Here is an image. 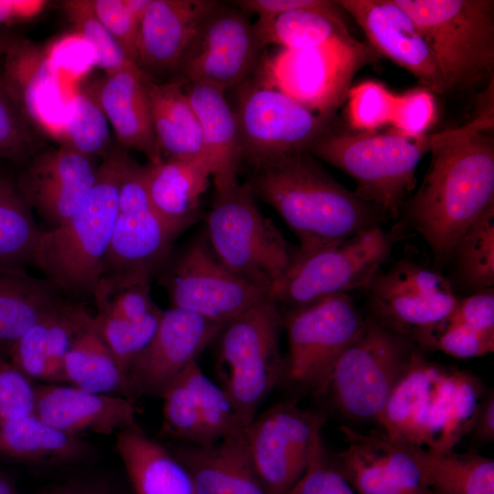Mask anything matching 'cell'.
Returning <instances> with one entry per match:
<instances>
[{
  "label": "cell",
  "mask_w": 494,
  "mask_h": 494,
  "mask_svg": "<svg viewBox=\"0 0 494 494\" xmlns=\"http://www.w3.org/2000/svg\"><path fill=\"white\" fill-rule=\"evenodd\" d=\"M493 106L467 124L430 134L428 170L401 209L399 224L429 246L444 267L464 231L494 204Z\"/></svg>",
  "instance_id": "1"
},
{
  "label": "cell",
  "mask_w": 494,
  "mask_h": 494,
  "mask_svg": "<svg viewBox=\"0 0 494 494\" xmlns=\"http://www.w3.org/2000/svg\"><path fill=\"white\" fill-rule=\"evenodd\" d=\"M247 181L299 240L298 253L334 244L389 220L372 204L339 184L307 150L251 167Z\"/></svg>",
  "instance_id": "2"
},
{
  "label": "cell",
  "mask_w": 494,
  "mask_h": 494,
  "mask_svg": "<svg viewBox=\"0 0 494 494\" xmlns=\"http://www.w3.org/2000/svg\"><path fill=\"white\" fill-rule=\"evenodd\" d=\"M486 392L473 373L429 361L420 350L377 424L393 440L434 453L452 451L468 435Z\"/></svg>",
  "instance_id": "3"
},
{
  "label": "cell",
  "mask_w": 494,
  "mask_h": 494,
  "mask_svg": "<svg viewBox=\"0 0 494 494\" xmlns=\"http://www.w3.org/2000/svg\"><path fill=\"white\" fill-rule=\"evenodd\" d=\"M127 155L115 149L104 156L78 209L41 233L33 265L64 297L93 298L118 213L120 177Z\"/></svg>",
  "instance_id": "4"
},
{
  "label": "cell",
  "mask_w": 494,
  "mask_h": 494,
  "mask_svg": "<svg viewBox=\"0 0 494 494\" xmlns=\"http://www.w3.org/2000/svg\"><path fill=\"white\" fill-rule=\"evenodd\" d=\"M429 148L430 134L336 132L330 126L307 151L349 175L356 184L354 192L391 220L398 219L414 189L416 168Z\"/></svg>",
  "instance_id": "5"
},
{
  "label": "cell",
  "mask_w": 494,
  "mask_h": 494,
  "mask_svg": "<svg viewBox=\"0 0 494 494\" xmlns=\"http://www.w3.org/2000/svg\"><path fill=\"white\" fill-rule=\"evenodd\" d=\"M282 327L279 306L267 295L226 323L216 338L221 387L243 428L252 422L263 401L282 381Z\"/></svg>",
  "instance_id": "6"
},
{
  "label": "cell",
  "mask_w": 494,
  "mask_h": 494,
  "mask_svg": "<svg viewBox=\"0 0 494 494\" xmlns=\"http://www.w3.org/2000/svg\"><path fill=\"white\" fill-rule=\"evenodd\" d=\"M205 232L214 253L229 270L268 293L296 251L260 211L247 181L215 190Z\"/></svg>",
  "instance_id": "7"
},
{
  "label": "cell",
  "mask_w": 494,
  "mask_h": 494,
  "mask_svg": "<svg viewBox=\"0 0 494 494\" xmlns=\"http://www.w3.org/2000/svg\"><path fill=\"white\" fill-rule=\"evenodd\" d=\"M405 234L397 223L390 230L381 225L307 253L295 251L269 295L278 306L290 308L334 295L365 291Z\"/></svg>",
  "instance_id": "8"
},
{
  "label": "cell",
  "mask_w": 494,
  "mask_h": 494,
  "mask_svg": "<svg viewBox=\"0 0 494 494\" xmlns=\"http://www.w3.org/2000/svg\"><path fill=\"white\" fill-rule=\"evenodd\" d=\"M177 238L150 203L145 166L127 155L120 177L118 213L93 301L150 284Z\"/></svg>",
  "instance_id": "9"
},
{
  "label": "cell",
  "mask_w": 494,
  "mask_h": 494,
  "mask_svg": "<svg viewBox=\"0 0 494 494\" xmlns=\"http://www.w3.org/2000/svg\"><path fill=\"white\" fill-rule=\"evenodd\" d=\"M428 41L446 91L466 90L494 71V1L395 0Z\"/></svg>",
  "instance_id": "10"
},
{
  "label": "cell",
  "mask_w": 494,
  "mask_h": 494,
  "mask_svg": "<svg viewBox=\"0 0 494 494\" xmlns=\"http://www.w3.org/2000/svg\"><path fill=\"white\" fill-rule=\"evenodd\" d=\"M420 350L367 315L361 334L334 364L323 395L349 420L377 423Z\"/></svg>",
  "instance_id": "11"
},
{
  "label": "cell",
  "mask_w": 494,
  "mask_h": 494,
  "mask_svg": "<svg viewBox=\"0 0 494 494\" xmlns=\"http://www.w3.org/2000/svg\"><path fill=\"white\" fill-rule=\"evenodd\" d=\"M378 59L368 42L351 36L315 48L263 54L252 77L315 113L333 116L347 100L355 74Z\"/></svg>",
  "instance_id": "12"
},
{
  "label": "cell",
  "mask_w": 494,
  "mask_h": 494,
  "mask_svg": "<svg viewBox=\"0 0 494 494\" xmlns=\"http://www.w3.org/2000/svg\"><path fill=\"white\" fill-rule=\"evenodd\" d=\"M288 339L282 381L323 396L338 357L361 334L366 316L349 294L330 295L282 315Z\"/></svg>",
  "instance_id": "13"
},
{
  "label": "cell",
  "mask_w": 494,
  "mask_h": 494,
  "mask_svg": "<svg viewBox=\"0 0 494 494\" xmlns=\"http://www.w3.org/2000/svg\"><path fill=\"white\" fill-rule=\"evenodd\" d=\"M171 306L225 325L269 293L229 270L205 231L170 251L156 274Z\"/></svg>",
  "instance_id": "14"
},
{
  "label": "cell",
  "mask_w": 494,
  "mask_h": 494,
  "mask_svg": "<svg viewBox=\"0 0 494 494\" xmlns=\"http://www.w3.org/2000/svg\"><path fill=\"white\" fill-rule=\"evenodd\" d=\"M232 107L240 133L242 163L250 167L286 153L307 150L333 116L311 111L253 77L236 87Z\"/></svg>",
  "instance_id": "15"
},
{
  "label": "cell",
  "mask_w": 494,
  "mask_h": 494,
  "mask_svg": "<svg viewBox=\"0 0 494 494\" xmlns=\"http://www.w3.org/2000/svg\"><path fill=\"white\" fill-rule=\"evenodd\" d=\"M262 50L250 15L216 2L181 59L177 80L206 83L225 92L252 77Z\"/></svg>",
  "instance_id": "16"
},
{
  "label": "cell",
  "mask_w": 494,
  "mask_h": 494,
  "mask_svg": "<svg viewBox=\"0 0 494 494\" xmlns=\"http://www.w3.org/2000/svg\"><path fill=\"white\" fill-rule=\"evenodd\" d=\"M326 420L324 413L281 402L244 428L247 449L266 494H293Z\"/></svg>",
  "instance_id": "17"
},
{
  "label": "cell",
  "mask_w": 494,
  "mask_h": 494,
  "mask_svg": "<svg viewBox=\"0 0 494 494\" xmlns=\"http://www.w3.org/2000/svg\"><path fill=\"white\" fill-rule=\"evenodd\" d=\"M347 447L330 458L356 494H428L417 446L381 429L365 434L342 425Z\"/></svg>",
  "instance_id": "18"
},
{
  "label": "cell",
  "mask_w": 494,
  "mask_h": 494,
  "mask_svg": "<svg viewBox=\"0 0 494 494\" xmlns=\"http://www.w3.org/2000/svg\"><path fill=\"white\" fill-rule=\"evenodd\" d=\"M223 327L180 308L163 310L154 337L126 367V395L161 396Z\"/></svg>",
  "instance_id": "19"
},
{
  "label": "cell",
  "mask_w": 494,
  "mask_h": 494,
  "mask_svg": "<svg viewBox=\"0 0 494 494\" xmlns=\"http://www.w3.org/2000/svg\"><path fill=\"white\" fill-rule=\"evenodd\" d=\"M98 166L95 158L59 145L35 154L15 183L30 209L52 229L81 205L95 181Z\"/></svg>",
  "instance_id": "20"
},
{
  "label": "cell",
  "mask_w": 494,
  "mask_h": 494,
  "mask_svg": "<svg viewBox=\"0 0 494 494\" xmlns=\"http://www.w3.org/2000/svg\"><path fill=\"white\" fill-rule=\"evenodd\" d=\"M378 53L405 69L430 91L447 92L434 52L413 18L395 0H341Z\"/></svg>",
  "instance_id": "21"
},
{
  "label": "cell",
  "mask_w": 494,
  "mask_h": 494,
  "mask_svg": "<svg viewBox=\"0 0 494 494\" xmlns=\"http://www.w3.org/2000/svg\"><path fill=\"white\" fill-rule=\"evenodd\" d=\"M34 414L60 432L111 435L137 426L131 397L97 393L71 385L35 384Z\"/></svg>",
  "instance_id": "22"
},
{
  "label": "cell",
  "mask_w": 494,
  "mask_h": 494,
  "mask_svg": "<svg viewBox=\"0 0 494 494\" xmlns=\"http://www.w3.org/2000/svg\"><path fill=\"white\" fill-rule=\"evenodd\" d=\"M216 2L151 0L137 38L139 69L148 76L176 72L199 24Z\"/></svg>",
  "instance_id": "23"
},
{
  "label": "cell",
  "mask_w": 494,
  "mask_h": 494,
  "mask_svg": "<svg viewBox=\"0 0 494 494\" xmlns=\"http://www.w3.org/2000/svg\"><path fill=\"white\" fill-rule=\"evenodd\" d=\"M91 319L81 301L65 298L10 346L9 361L31 381L63 382L64 359Z\"/></svg>",
  "instance_id": "24"
},
{
  "label": "cell",
  "mask_w": 494,
  "mask_h": 494,
  "mask_svg": "<svg viewBox=\"0 0 494 494\" xmlns=\"http://www.w3.org/2000/svg\"><path fill=\"white\" fill-rule=\"evenodd\" d=\"M141 70L105 73L90 91L103 111L120 145L144 154L148 163L162 159L155 135L145 81Z\"/></svg>",
  "instance_id": "25"
},
{
  "label": "cell",
  "mask_w": 494,
  "mask_h": 494,
  "mask_svg": "<svg viewBox=\"0 0 494 494\" xmlns=\"http://www.w3.org/2000/svg\"><path fill=\"white\" fill-rule=\"evenodd\" d=\"M172 453L189 473L197 494H266L244 429L207 446L182 444Z\"/></svg>",
  "instance_id": "26"
},
{
  "label": "cell",
  "mask_w": 494,
  "mask_h": 494,
  "mask_svg": "<svg viewBox=\"0 0 494 494\" xmlns=\"http://www.w3.org/2000/svg\"><path fill=\"white\" fill-rule=\"evenodd\" d=\"M211 177L212 169L205 161L163 159L145 165L150 203L177 237L197 221Z\"/></svg>",
  "instance_id": "27"
},
{
  "label": "cell",
  "mask_w": 494,
  "mask_h": 494,
  "mask_svg": "<svg viewBox=\"0 0 494 494\" xmlns=\"http://www.w3.org/2000/svg\"><path fill=\"white\" fill-rule=\"evenodd\" d=\"M184 89L200 123L215 190L236 186L242 145L236 116L225 92L202 82L185 83Z\"/></svg>",
  "instance_id": "28"
},
{
  "label": "cell",
  "mask_w": 494,
  "mask_h": 494,
  "mask_svg": "<svg viewBox=\"0 0 494 494\" xmlns=\"http://www.w3.org/2000/svg\"><path fill=\"white\" fill-rule=\"evenodd\" d=\"M184 84L177 79L166 83L155 82L151 77L145 81L157 145L162 159L205 161L209 165L200 123Z\"/></svg>",
  "instance_id": "29"
},
{
  "label": "cell",
  "mask_w": 494,
  "mask_h": 494,
  "mask_svg": "<svg viewBox=\"0 0 494 494\" xmlns=\"http://www.w3.org/2000/svg\"><path fill=\"white\" fill-rule=\"evenodd\" d=\"M116 449L134 494H197L184 465L139 425L117 434Z\"/></svg>",
  "instance_id": "30"
},
{
  "label": "cell",
  "mask_w": 494,
  "mask_h": 494,
  "mask_svg": "<svg viewBox=\"0 0 494 494\" xmlns=\"http://www.w3.org/2000/svg\"><path fill=\"white\" fill-rule=\"evenodd\" d=\"M338 1L290 10L253 23L260 48L276 45L285 49L315 48L351 37L340 16Z\"/></svg>",
  "instance_id": "31"
},
{
  "label": "cell",
  "mask_w": 494,
  "mask_h": 494,
  "mask_svg": "<svg viewBox=\"0 0 494 494\" xmlns=\"http://www.w3.org/2000/svg\"><path fill=\"white\" fill-rule=\"evenodd\" d=\"M65 297L45 277L0 268V346L7 349Z\"/></svg>",
  "instance_id": "32"
},
{
  "label": "cell",
  "mask_w": 494,
  "mask_h": 494,
  "mask_svg": "<svg viewBox=\"0 0 494 494\" xmlns=\"http://www.w3.org/2000/svg\"><path fill=\"white\" fill-rule=\"evenodd\" d=\"M365 292L368 316L415 346L423 336L451 315L459 300L454 292L423 295L371 287Z\"/></svg>",
  "instance_id": "33"
},
{
  "label": "cell",
  "mask_w": 494,
  "mask_h": 494,
  "mask_svg": "<svg viewBox=\"0 0 494 494\" xmlns=\"http://www.w3.org/2000/svg\"><path fill=\"white\" fill-rule=\"evenodd\" d=\"M86 444L46 424L34 413L0 419V454L29 462L64 463L87 454Z\"/></svg>",
  "instance_id": "34"
},
{
  "label": "cell",
  "mask_w": 494,
  "mask_h": 494,
  "mask_svg": "<svg viewBox=\"0 0 494 494\" xmlns=\"http://www.w3.org/2000/svg\"><path fill=\"white\" fill-rule=\"evenodd\" d=\"M63 382L97 393L126 395V378L91 323L75 338L62 369Z\"/></svg>",
  "instance_id": "35"
},
{
  "label": "cell",
  "mask_w": 494,
  "mask_h": 494,
  "mask_svg": "<svg viewBox=\"0 0 494 494\" xmlns=\"http://www.w3.org/2000/svg\"><path fill=\"white\" fill-rule=\"evenodd\" d=\"M419 456L428 494H494L493 459L477 453L421 448Z\"/></svg>",
  "instance_id": "36"
},
{
  "label": "cell",
  "mask_w": 494,
  "mask_h": 494,
  "mask_svg": "<svg viewBox=\"0 0 494 494\" xmlns=\"http://www.w3.org/2000/svg\"><path fill=\"white\" fill-rule=\"evenodd\" d=\"M15 179L0 176V268L33 264L42 233Z\"/></svg>",
  "instance_id": "37"
},
{
  "label": "cell",
  "mask_w": 494,
  "mask_h": 494,
  "mask_svg": "<svg viewBox=\"0 0 494 494\" xmlns=\"http://www.w3.org/2000/svg\"><path fill=\"white\" fill-rule=\"evenodd\" d=\"M448 263H452L462 285L472 294L493 288L494 204L464 231Z\"/></svg>",
  "instance_id": "38"
},
{
  "label": "cell",
  "mask_w": 494,
  "mask_h": 494,
  "mask_svg": "<svg viewBox=\"0 0 494 494\" xmlns=\"http://www.w3.org/2000/svg\"><path fill=\"white\" fill-rule=\"evenodd\" d=\"M58 140L60 145L91 158H103L112 151L109 122L91 92L77 91L67 101Z\"/></svg>",
  "instance_id": "39"
},
{
  "label": "cell",
  "mask_w": 494,
  "mask_h": 494,
  "mask_svg": "<svg viewBox=\"0 0 494 494\" xmlns=\"http://www.w3.org/2000/svg\"><path fill=\"white\" fill-rule=\"evenodd\" d=\"M181 375L195 398L209 445L244 429L225 390L202 372L197 360Z\"/></svg>",
  "instance_id": "40"
},
{
  "label": "cell",
  "mask_w": 494,
  "mask_h": 494,
  "mask_svg": "<svg viewBox=\"0 0 494 494\" xmlns=\"http://www.w3.org/2000/svg\"><path fill=\"white\" fill-rule=\"evenodd\" d=\"M163 310L156 309L140 320H127L102 313L93 315V323L103 342L125 374L129 362L154 337Z\"/></svg>",
  "instance_id": "41"
},
{
  "label": "cell",
  "mask_w": 494,
  "mask_h": 494,
  "mask_svg": "<svg viewBox=\"0 0 494 494\" xmlns=\"http://www.w3.org/2000/svg\"><path fill=\"white\" fill-rule=\"evenodd\" d=\"M64 11L78 35L91 47L95 64L105 73L122 70H140L123 51L93 13L90 0H71L63 3Z\"/></svg>",
  "instance_id": "42"
},
{
  "label": "cell",
  "mask_w": 494,
  "mask_h": 494,
  "mask_svg": "<svg viewBox=\"0 0 494 494\" xmlns=\"http://www.w3.org/2000/svg\"><path fill=\"white\" fill-rule=\"evenodd\" d=\"M38 132L0 80V159L24 166L41 150Z\"/></svg>",
  "instance_id": "43"
},
{
  "label": "cell",
  "mask_w": 494,
  "mask_h": 494,
  "mask_svg": "<svg viewBox=\"0 0 494 494\" xmlns=\"http://www.w3.org/2000/svg\"><path fill=\"white\" fill-rule=\"evenodd\" d=\"M161 397L164 431L183 444L209 445L195 398L181 374Z\"/></svg>",
  "instance_id": "44"
},
{
  "label": "cell",
  "mask_w": 494,
  "mask_h": 494,
  "mask_svg": "<svg viewBox=\"0 0 494 494\" xmlns=\"http://www.w3.org/2000/svg\"><path fill=\"white\" fill-rule=\"evenodd\" d=\"M150 1L90 0L95 16L135 64L140 26Z\"/></svg>",
  "instance_id": "45"
},
{
  "label": "cell",
  "mask_w": 494,
  "mask_h": 494,
  "mask_svg": "<svg viewBox=\"0 0 494 494\" xmlns=\"http://www.w3.org/2000/svg\"><path fill=\"white\" fill-rule=\"evenodd\" d=\"M416 347L438 350L457 359L484 356L494 350V332H488L445 320L423 336Z\"/></svg>",
  "instance_id": "46"
},
{
  "label": "cell",
  "mask_w": 494,
  "mask_h": 494,
  "mask_svg": "<svg viewBox=\"0 0 494 494\" xmlns=\"http://www.w3.org/2000/svg\"><path fill=\"white\" fill-rule=\"evenodd\" d=\"M368 287L423 295L453 293L450 281L439 272L405 259L399 260L386 272L380 270Z\"/></svg>",
  "instance_id": "47"
},
{
  "label": "cell",
  "mask_w": 494,
  "mask_h": 494,
  "mask_svg": "<svg viewBox=\"0 0 494 494\" xmlns=\"http://www.w3.org/2000/svg\"><path fill=\"white\" fill-rule=\"evenodd\" d=\"M396 95L382 84L365 81L350 88L348 96V119L362 132H373L391 123Z\"/></svg>",
  "instance_id": "48"
},
{
  "label": "cell",
  "mask_w": 494,
  "mask_h": 494,
  "mask_svg": "<svg viewBox=\"0 0 494 494\" xmlns=\"http://www.w3.org/2000/svg\"><path fill=\"white\" fill-rule=\"evenodd\" d=\"M293 494H356L333 464L320 435L315 439L307 469Z\"/></svg>",
  "instance_id": "49"
},
{
  "label": "cell",
  "mask_w": 494,
  "mask_h": 494,
  "mask_svg": "<svg viewBox=\"0 0 494 494\" xmlns=\"http://www.w3.org/2000/svg\"><path fill=\"white\" fill-rule=\"evenodd\" d=\"M35 384L9 360L0 357V419L34 413Z\"/></svg>",
  "instance_id": "50"
},
{
  "label": "cell",
  "mask_w": 494,
  "mask_h": 494,
  "mask_svg": "<svg viewBox=\"0 0 494 494\" xmlns=\"http://www.w3.org/2000/svg\"><path fill=\"white\" fill-rule=\"evenodd\" d=\"M435 105L429 90H414L396 95L391 124L409 137L424 135L434 122Z\"/></svg>",
  "instance_id": "51"
},
{
  "label": "cell",
  "mask_w": 494,
  "mask_h": 494,
  "mask_svg": "<svg viewBox=\"0 0 494 494\" xmlns=\"http://www.w3.org/2000/svg\"><path fill=\"white\" fill-rule=\"evenodd\" d=\"M94 303L97 313L127 320H140L159 308L151 297L150 284L124 288Z\"/></svg>",
  "instance_id": "52"
},
{
  "label": "cell",
  "mask_w": 494,
  "mask_h": 494,
  "mask_svg": "<svg viewBox=\"0 0 494 494\" xmlns=\"http://www.w3.org/2000/svg\"><path fill=\"white\" fill-rule=\"evenodd\" d=\"M447 322L478 330L494 332V290L476 292L459 298Z\"/></svg>",
  "instance_id": "53"
},
{
  "label": "cell",
  "mask_w": 494,
  "mask_h": 494,
  "mask_svg": "<svg viewBox=\"0 0 494 494\" xmlns=\"http://www.w3.org/2000/svg\"><path fill=\"white\" fill-rule=\"evenodd\" d=\"M325 0H238L232 5L245 13L256 14L257 18H265L303 7L319 6Z\"/></svg>",
  "instance_id": "54"
},
{
  "label": "cell",
  "mask_w": 494,
  "mask_h": 494,
  "mask_svg": "<svg viewBox=\"0 0 494 494\" xmlns=\"http://www.w3.org/2000/svg\"><path fill=\"white\" fill-rule=\"evenodd\" d=\"M469 435L479 443L494 440V393L487 392L475 412Z\"/></svg>",
  "instance_id": "55"
},
{
  "label": "cell",
  "mask_w": 494,
  "mask_h": 494,
  "mask_svg": "<svg viewBox=\"0 0 494 494\" xmlns=\"http://www.w3.org/2000/svg\"><path fill=\"white\" fill-rule=\"evenodd\" d=\"M47 5L40 0H0V26L27 21L38 16Z\"/></svg>",
  "instance_id": "56"
},
{
  "label": "cell",
  "mask_w": 494,
  "mask_h": 494,
  "mask_svg": "<svg viewBox=\"0 0 494 494\" xmlns=\"http://www.w3.org/2000/svg\"><path fill=\"white\" fill-rule=\"evenodd\" d=\"M13 38L9 33L0 29V63L4 60Z\"/></svg>",
  "instance_id": "57"
},
{
  "label": "cell",
  "mask_w": 494,
  "mask_h": 494,
  "mask_svg": "<svg viewBox=\"0 0 494 494\" xmlns=\"http://www.w3.org/2000/svg\"><path fill=\"white\" fill-rule=\"evenodd\" d=\"M91 494H116V493H114L113 490H112L106 485L99 483V482H94Z\"/></svg>",
  "instance_id": "58"
},
{
  "label": "cell",
  "mask_w": 494,
  "mask_h": 494,
  "mask_svg": "<svg viewBox=\"0 0 494 494\" xmlns=\"http://www.w3.org/2000/svg\"><path fill=\"white\" fill-rule=\"evenodd\" d=\"M0 494H16L12 485L5 478L0 477Z\"/></svg>",
  "instance_id": "59"
},
{
  "label": "cell",
  "mask_w": 494,
  "mask_h": 494,
  "mask_svg": "<svg viewBox=\"0 0 494 494\" xmlns=\"http://www.w3.org/2000/svg\"><path fill=\"white\" fill-rule=\"evenodd\" d=\"M2 174H4V173L2 172V170H1V168H0V176H1Z\"/></svg>",
  "instance_id": "60"
}]
</instances>
